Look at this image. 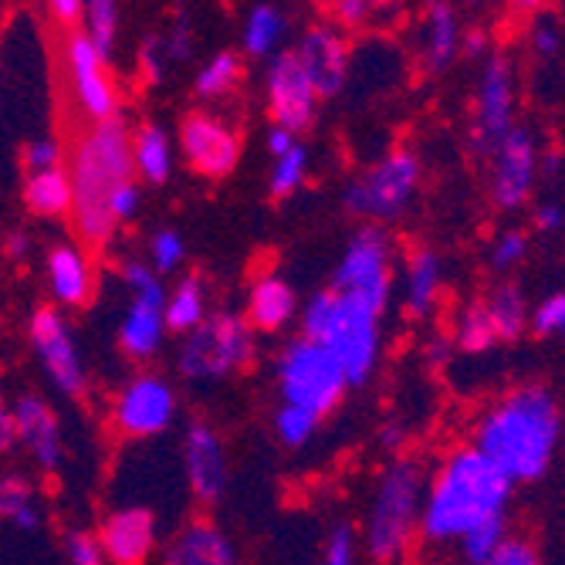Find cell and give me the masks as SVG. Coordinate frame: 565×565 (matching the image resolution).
Here are the masks:
<instances>
[{
	"instance_id": "2",
	"label": "cell",
	"mask_w": 565,
	"mask_h": 565,
	"mask_svg": "<svg viewBox=\"0 0 565 565\" xmlns=\"http://www.w3.org/2000/svg\"><path fill=\"white\" fill-rule=\"evenodd\" d=\"M511 494L515 484L471 444L447 450L434 475H427L417 542L430 552H454L468 532L508 519Z\"/></svg>"
},
{
	"instance_id": "20",
	"label": "cell",
	"mask_w": 565,
	"mask_h": 565,
	"mask_svg": "<svg viewBox=\"0 0 565 565\" xmlns=\"http://www.w3.org/2000/svg\"><path fill=\"white\" fill-rule=\"evenodd\" d=\"M98 545L113 565H146L152 548H157V519L149 508H119L102 522Z\"/></svg>"
},
{
	"instance_id": "44",
	"label": "cell",
	"mask_w": 565,
	"mask_h": 565,
	"mask_svg": "<svg viewBox=\"0 0 565 565\" xmlns=\"http://www.w3.org/2000/svg\"><path fill=\"white\" fill-rule=\"evenodd\" d=\"M65 555H68V565H106V552L98 545V535H88V532H72Z\"/></svg>"
},
{
	"instance_id": "18",
	"label": "cell",
	"mask_w": 565,
	"mask_h": 565,
	"mask_svg": "<svg viewBox=\"0 0 565 565\" xmlns=\"http://www.w3.org/2000/svg\"><path fill=\"white\" fill-rule=\"evenodd\" d=\"M291 51L319 98H335L345 88L352 72V47L339 28L312 24Z\"/></svg>"
},
{
	"instance_id": "42",
	"label": "cell",
	"mask_w": 565,
	"mask_h": 565,
	"mask_svg": "<svg viewBox=\"0 0 565 565\" xmlns=\"http://www.w3.org/2000/svg\"><path fill=\"white\" fill-rule=\"evenodd\" d=\"M65 163V149L58 139L51 136H41V139H31L24 146V170L34 173V170H51V167H62Z\"/></svg>"
},
{
	"instance_id": "28",
	"label": "cell",
	"mask_w": 565,
	"mask_h": 565,
	"mask_svg": "<svg viewBox=\"0 0 565 565\" xmlns=\"http://www.w3.org/2000/svg\"><path fill=\"white\" fill-rule=\"evenodd\" d=\"M24 203L38 217H68L72 214V183H68L65 163L28 173L24 177Z\"/></svg>"
},
{
	"instance_id": "12",
	"label": "cell",
	"mask_w": 565,
	"mask_h": 565,
	"mask_svg": "<svg viewBox=\"0 0 565 565\" xmlns=\"http://www.w3.org/2000/svg\"><path fill=\"white\" fill-rule=\"evenodd\" d=\"M65 72L75 109L88 119V126L119 119V92L109 75V62L88 44L82 31H72L65 38Z\"/></svg>"
},
{
	"instance_id": "53",
	"label": "cell",
	"mask_w": 565,
	"mask_h": 565,
	"mask_svg": "<svg viewBox=\"0 0 565 565\" xmlns=\"http://www.w3.org/2000/svg\"><path fill=\"white\" fill-rule=\"evenodd\" d=\"M18 444V430H14V406H8L0 399V450H11Z\"/></svg>"
},
{
	"instance_id": "59",
	"label": "cell",
	"mask_w": 565,
	"mask_h": 565,
	"mask_svg": "<svg viewBox=\"0 0 565 565\" xmlns=\"http://www.w3.org/2000/svg\"><path fill=\"white\" fill-rule=\"evenodd\" d=\"M234 565H237V562H234Z\"/></svg>"
},
{
	"instance_id": "9",
	"label": "cell",
	"mask_w": 565,
	"mask_h": 565,
	"mask_svg": "<svg viewBox=\"0 0 565 565\" xmlns=\"http://www.w3.org/2000/svg\"><path fill=\"white\" fill-rule=\"evenodd\" d=\"M329 288L339 295H349L355 301H366L370 308L386 316V308L393 301V288H396L390 234L376 224L359 227L342 250V258L335 265V278Z\"/></svg>"
},
{
	"instance_id": "3",
	"label": "cell",
	"mask_w": 565,
	"mask_h": 565,
	"mask_svg": "<svg viewBox=\"0 0 565 565\" xmlns=\"http://www.w3.org/2000/svg\"><path fill=\"white\" fill-rule=\"evenodd\" d=\"M132 132L122 119L92 122L78 132L68 152V183H72V227L85 247L109 244L119 224L109 214V203L119 186L132 183Z\"/></svg>"
},
{
	"instance_id": "6",
	"label": "cell",
	"mask_w": 565,
	"mask_h": 565,
	"mask_svg": "<svg viewBox=\"0 0 565 565\" xmlns=\"http://www.w3.org/2000/svg\"><path fill=\"white\" fill-rule=\"evenodd\" d=\"M254 359V329L231 312L207 316L193 332H186L177 366L193 383H221Z\"/></svg>"
},
{
	"instance_id": "37",
	"label": "cell",
	"mask_w": 565,
	"mask_h": 565,
	"mask_svg": "<svg viewBox=\"0 0 565 565\" xmlns=\"http://www.w3.org/2000/svg\"><path fill=\"white\" fill-rule=\"evenodd\" d=\"M308 180V149L301 142H295L288 152L275 157V167H271V177H268V186H271V196L285 200L291 193H298Z\"/></svg>"
},
{
	"instance_id": "57",
	"label": "cell",
	"mask_w": 565,
	"mask_h": 565,
	"mask_svg": "<svg viewBox=\"0 0 565 565\" xmlns=\"http://www.w3.org/2000/svg\"><path fill=\"white\" fill-rule=\"evenodd\" d=\"M363 4H370V8H373V4H386V0H363Z\"/></svg>"
},
{
	"instance_id": "34",
	"label": "cell",
	"mask_w": 565,
	"mask_h": 565,
	"mask_svg": "<svg viewBox=\"0 0 565 565\" xmlns=\"http://www.w3.org/2000/svg\"><path fill=\"white\" fill-rule=\"evenodd\" d=\"M450 339H454V349L465 352V355H484L488 349L498 345L494 326H491V319H488L481 301L468 305L465 312H457L454 329H450Z\"/></svg>"
},
{
	"instance_id": "5",
	"label": "cell",
	"mask_w": 565,
	"mask_h": 565,
	"mask_svg": "<svg viewBox=\"0 0 565 565\" xmlns=\"http://www.w3.org/2000/svg\"><path fill=\"white\" fill-rule=\"evenodd\" d=\"M427 471L414 457H396L380 475V484L370 501L363 545L376 565H390L409 552L420 529Z\"/></svg>"
},
{
	"instance_id": "45",
	"label": "cell",
	"mask_w": 565,
	"mask_h": 565,
	"mask_svg": "<svg viewBox=\"0 0 565 565\" xmlns=\"http://www.w3.org/2000/svg\"><path fill=\"white\" fill-rule=\"evenodd\" d=\"M355 532L352 529H335L326 542V552H322V565H355Z\"/></svg>"
},
{
	"instance_id": "17",
	"label": "cell",
	"mask_w": 565,
	"mask_h": 565,
	"mask_svg": "<svg viewBox=\"0 0 565 565\" xmlns=\"http://www.w3.org/2000/svg\"><path fill=\"white\" fill-rule=\"evenodd\" d=\"M511 129H515V72L508 58L491 55L475 98V149L491 157Z\"/></svg>"
},
{
	"instance_id": "39",
	"label": "cell",
	"mask_w": 565,
	"mask_h": 565,
	"mask_svg": "<svg viewBox=\"0 0 565 565\" xmlns=\"http://www.w3.org/2000/svg\"><path fill=\"white\" fill-rule=\"evenodd\" d=\"M529 258V237L522 231H501L494 241H491V250H488V265L491 271L498 275H511L519 271L522 262Z\"/></svg>"
},
{
	"instance_id": "52",
	"label": "cell",
	"mask_w": 565,
	"mask_h": 565,
	"mask_svg": "<svg viewBox=\"0 0 565 565\" xmlns=\"http://www.w3.org/2000/svg\"><path fill=\"white\" fill-rule=\"evenodd\" d=\"M535 227L542 234H558L565 227V211H562V203L555 200H545L539 203V211H535Z\"/></svg>"
},
{
	"instance_id": "36",
	"label": "cell",
	"mask_w": 565,
	"mask_h": 565,
	"mask_svg": "<svg viewBox=\"0 0 565 565\" xmlns=\"http://www.w3.org/2000/svg\"><path fill=\"white\" fill-rule=\"evenodd\" d=\"M508 535H511L508 519H494V522H488V525H481V529H475L460 539L454 555L465 565H488L498 555V548L508 542Z\"/></svg>"
},
{
	"instance_id": "22",
	"label": "cell",
	"mask_w": 565,
	"mask_h": 565,
	"mask_svg": "<svg viewBox=\"0 0 565 565\" xmlns=\"http://www.w3.org/2000/svg\"><path fill=\"white\" fill-rule=\"evenodd\" d=\"M44 278L58 308H85L95 295V271L88 262V250H82L78 244L51 247L44 262Z\"/></svg>"
},
{
	"instance_id": "30",
	"label": "cell",
	"mask_w": 565,
	"mask_h": 565,
	"mask_svg": "<svg viewBox=\"0 0 565 565\" xmlns=\"http://www.w3.org/2000/svg\"><path fill=\"white\" fill-rule=\"evenodd\" d=\"M288 34V18L281 8L275 4H254L247 11L244 31H241V44L250 58H275L281 51V41Z\"/></svg>"
},
{
	"instance_id": "24",
	"label": "cell",
	"mask_w": 565,
	"mask_h": 565,
	"mask_svg": "<svg viewBox=\"0 0 565 565\" xmlns=\"http://www.w3.org/2000/svg\"><path fill=\"white\" fill-rule=\"evenodd\" d=\"M295 312H298V301L285 278L278 275L254 278L250 295H247V319H244L254 332H278L295 319Z\"/></svg>"
},
{
	"instance_id": "43",
	"label": "cell",
	"mask_w": 565,
	"mask_h": 565,
	"mask_svg": "<svg viewBox=\"0 0 565 565\" xmlns=\"http://www.w3.org/2000/svg\"><path fill=\"white\" fill-rule=\"evenodd\" d=\"M488 565H542V552L525 535H508V542L498 548V555Z\"/></svg>"
},
{
	"instance_id": "51",
	"label": "cell",
	"mask_w": 565,
	"mask_h": 565,
	"mask_svg": "<svg viewBox=\"0 0 565 565\" xmlns=\"http://www.w3.org/2000/svg\"><path fill=\"white\" fill-rule=\"evenodd\" d=\"M370 18V4H363V0H332V21L345 31L352 28H363Z\"/></svg>"
},
{
	"instance_id": "7",
	"label": "cell",
	"mask_w": 565,
	"mask_h": 565,
	"mask_svg": "<svg viewBox=\"0 0 565 565\" xmlns=\"http://www.w3.org/2000/svg\"><path fill=\"white\" fill-rule=\"evenodd\" d=\"M345 390L349 380L332 359V352L308 342L305 335L288 342V349L278 359V393L285 406L308 409L312 417L326 420L342 403Z\"/></svg>"
},
{
	"instance_id": "19",
	"label": "cell",
	"mask_w": 565,
	"mask_h": 565,
	"mask_svg": "<svg viewBox=\"0 0 565 565\" xmlns=\"http://www.w3.org/2000/svg\"><path fill=\"white\" fill-rule=\"evenodd\" d=\"M183 471L196 501L214 504L227 491V450L211 424H190L183 434Z\"/></svg>"
},
{
	"instance_id": "56",
	"label": "cell",
	"mask_w": 565,
	"mask_h": 565,
	"mask_svg": "<svg viewBox=\"0 0 565 565\" xmlns=\"http://www.w3.org/2000/svg\"><path fill=\"white\" fill-rule=\"evenodd\" d=\"M511 4H515L519 11H539V8L548 4V0H511Z\"/></svg>"
},
{
	"instance_id": "1",
	"label": "cell",
	"mask_w": 565,
	"mask_h": 565,
	"mask_svg": "<svg viewBox=\"0 0 565 565\" xmlns=\"http://www.w3.org/2000/svg\"><path fill=\"white\" fill-rule=\"evenodd\" d=\"M565 440L562 399L545 383H519L494 396L471 427V447L511 484L542 481Z\"/></svg>"
},
{
	"instance_id": "8",
	"label": "cell",
	"mask_w": 565,
	"mask_h": 565,
	"mask_svg": "<svg viewBox=\"0 0 565 565\" xmlns=\"http://www.w3.org/2000/svg\"><path fill=\"white\" fill-rule=\"evenodd\" d=\"M417 186H420V157L414 149H393L345 186L342 203L349 214L373 221L380 227L396 221L409 207V200L417 196Z\"/></svg>"
},
{
	"instance_id": "46",
	"label": "cell",
	"mask_w": 565,
	"mask_h": 565,
	"mask_svg": "<svg viewBox=\"0 0 565 565\" xmlns=\"http://www.w3.org/2000/svg\"><path fill=\"white\" fill-rule=\"evenodd\" d=\"M163 51H167V62L190 58V51H193V28L186 24V18H177L173 21V28L163 38Z\"/></svg>"
},
{
	"instance_id": "35",
	"label": "cell",
	"mask_w": 565,
	"mask_h": 565,
	"mask_svg": "<svg viewBox=\"0 0 565 565\" xmlns=\"http://www.w3.org/2000/svg\"><path fill=\"white\" fill-rule=\"evenodd\" d=\"M244 78V62L241 55H234V51H221V55H214L207 65H203L196 72V95L200 98H224L227 92H234Z\"/></svg>"
},
{
	"instance_id": "23",
	"label": "cell",
	"mask_w": 565,
	"mask_h": 565,
	"mask_svg": "<svg viewBox=\"0 0 565 565\" xmlns=\"http://www.w3.org/2000/svg\"><path fill=\"white\" fill-rule=\"evenodd\" d=\"M444 258L434 247H417L406 254V265H403V285H399V298L406 316L414 319H430L437 312V305L444 298Z\"/></svg>"
},
{
	"instance_id": "29",
	"label": "cell",
	"mask_w": 565,
	"mask_h": 565,
	"mask_svg": "<svg viewBox=\"0 0 565 565\" xmlns=\"http://www.w3.org/2000/svg\"><path fill=\"white\" fill-rule=\"evenodd\" d=\"M207 285L196 275L180 278L170 291H167V305H163V319H167V332H193L203 319H207Z\"/></svg>"
},
{
	"instance_id": "40",
	"label": "cell",
	"mask_w": 565,
	"mask_h": 565,
	"mask_svg": "<svg viewBox=\"0 0 565 565\" xmlns=\"http://www.w3.org/2000/svg\"><path fill=\"white\" fill-rule=\"evenodd\" d=\"M186 262V244L177 231H157L149 241V268L163 275H173Z\"/></svg>"
},
{
	"instance_id": "50",
	"label": "cell",
	"mask_w": 565,
	"mask_h": 565,
	"mask_svg": "<svg viewBox=\"0 0 565 565\" xmlns=\"http://www.w3.org/2000/svg\"><path fill=\"white\" fill-rule=\"evenodd\" d=\"M139 186H136V180L132 183H126V186H119L116 190V196H113V203H109V214H113V221L116 224H126V221H132L136 214H139Z\"/></svg>"
},
{
	"instance_id": "47",
	"label": "cell",
	"mask_w": 565,
	"mask_h": 565,
	"mask_svg": "<svg viewBox=\"0 0 565 565\" xmlns=\"http://www.w3.org/2000/svg\"><path fill=\"white\" fill-rule=\"evenodd\" d=\"M532 44L542 58H555L562 51V28L555 18H539L535 28H532Z\"/></svg>"
},
{
	"instance_id": "48",
	"label": "cell",
	"mask_w": 565,
	"mask_h": 565,
	"mask_svg": "<svg viewBox=\"0 0 565 565\" xmlns=\"http://www.w3.org/2000/svg\"><path fill=\"white\" fill-rule=\"evenodd\" d=\"M139 65H142V72H146V78H149V82H160V75H163V68H167L163 38L149 34V38L142 41V51H139Z\"/></svg>"
},
{
	"instance_id": "54",
	"label": "cell",
	"mask_w": 565,
	"mask_h": 565,
	"mask_svg": "<svg viewBox=\"0 0 565 565\" xmlns=\"http://www.w3.org/2000/svg\"><path fill=\"white\" fill-rule=\"evenodd\" d=\"M295 142H298V139H295L291 132H285V129L271 126V132H268V152H271V160H275V157H281V152H288Z\"/></svg>"
},
{
	"instance_id": "38",
	"label": "cell",
	"mask_w": 565,
	"mask_h": 565,
	"mask_svg": "<svg viewBox=\"0 0 565 565\" xmlns=\"http://www.w3.org/2000/svg\"><path fill=\"white\" fill-rule=\"evenodd\" d=\"M319 417H312L308 409H298V406H278V414H275V434L285 447H305L308 440L316 437L319 430Z\"/></svg>"
},
{
	"instance_id": "13",
	"label": "cell",
	"mask_w": 565,
	"mask_h": 565,
	"mask_svg": "<svg viewBox=\"0 0 565 565\" xmlns=\"http://www.w3.org/2000/svg\"><path fill=\"white\" fill-rule=\"evenodd\" d=\"M265 102H268V116L271 126L285 129V132H305L316 122L319 113V95L308 82V75L301 72L295 51H278L275 58H268V72H265Z\"/></svg>"
},
{
	"instance_id": "55",
	"label": "cell",
	"mask_w": 565,
	"mask_h": 565,
	"mask_svg": "<svg viewBox=\"0 0 565 565\" xmlns=\"http://www.w3.org/2000/svg\"><path fill=\"white\" fill-rule=\"evenodd\" d=\"M460 44H465L468 55H484V51H488V34H484L481 28L465 31V38H460Z\"/></svg>"
},
{
	"instance_id": "16",
	"label": "cell",
	"mask_w": 565,
	"mask_h": 565,
	"mask_svg": "<svg viewBox=\"0 0 565 565\" xmlns=\"http://www.w3.org/2000/svg\"><path fill=\"white\" fill-rule=\"evenodd\" d=\"M539 146L529 129L515 126L491 152V200L498 211H522L539 180Z\"/></svg>"
},
{
	"instance_id": "32",
	"label": "cell",
	"mask_w": 565,
	"mask_h": 565,
	"mask_svg": "<svg viewBox=\"0 0 565 565\" xmlns=\"http://www.w3.org/2000/svg\"><path fill=\"white\" fill-rule=\"evenodd\" d=\"M88 44L102 58H113L119 41V0H82V28Z\"/></svg>"
},
{
	"instance_id": "25",
	"label": "cell",
	"mask_w": 565,
	"mask_h": 565,
	"mask_svg": "<svg viewBox=\"0 0 565 565\" xmlns=\"http://www.w3.org/2000/svg\"><path fill=\"white\" fill-rule=\"evenodd\" d=\"M424 68L430 75L447 72L454 58L460 55V24L447 0H430L427 18H424Z\"/></svg>"
},
{
	"instance_id": "4",
	"label": "cell",
	"mask_w": 565,
	"mask_h": 565,
	"mask_svg": "<svg viewBox=\"0 0 565 565\" xmlns=\"http://www.w3.org/2000/svg\"><path fill=\"white\" fill-rule=\"evenodd\" d=\"M380 322L383 312H376L366 301H355L349 295L326 288L305 305L301 335L332 352L349 386H363L380 366V349H383Z\"/></svg>"
},
{
	"instance_id": "33",
	"label": "cell",
	"mask_w": 565,
	"mask_h": 565,
	"mask_svg": "<svg viewBox=\"0 0 565 565\" xmlns=\"http://www.w3.org/2000/svg\"><path fill=\"white\" fill-rule=\"evenodd\" d=\"M0 519L11 522L14 529H38L41 511H38L34 484L28 478L21 475L0 478Z\"/></svg>"
},
{
	"instance_id": "26",
	"label": "cell",
	"mask_w": 565,
	"mask_h": 565,
	"mask_svg": "<svg viewBox=\"0 0 565 565\" xmlns=\"http://www.w3.org/2000/svg\"><path fill=\"white\" fill-rule=\"evenodd\" d=\"M234 545L211 522H190L170 545V565H234Z\"/></svg>"
},
{
	"instance_id": "14",
	"label": "cell",
	"mask_w": 565,
	"mask_h": 565,
	"mask_svg": "<svg viewBox=\"0 0 565 565\" xmlns=\"http://www.w3.org/2000/svg\"><path fill=\"white\" fill-rule=\"evenodd\" d=\"M31 349L38 355L41 370L47 373L51 386L65 396H82L85 393V366L82 355L72 335L68 319L58 312V308H41L31 319Z\"/></svg>"
},
{
	"instance_id": "31",
	"label": "cell",
	"mask_w": 565,
	"mask_h": 565,
	"mask_svg": "<svg viewBox=\"0 0 565 565\" xmlns=\"http://www.w3.org/2000/svg\"><path fill=\"white\" fill-rule=\"evenodd\" d=\"M481 305L494 326L498 342H519L525 335L532 308L525 305V295L515 285H498L494 291H488L481 298Z\"/></svg>"
},
{
	"instance_id": "27",
	"label": "cell",
	"mask_w": 565,
	"mask_h": 565,
	"mask_svg": "<svg viewBox=\"0 0 565 565\" xmlns=\"http://www.w3.org/2000/svg\"><path fill=\"white\" fill-rule=\"evenodd\" d=\"M132 170L146 183H167L173 173V142L170 132L157 122H146L132 132Z\"/></svg>"
},
{
	"instance_id": "10",
	"label": "cell",
	"mask_w": 565,
	"mask_h": 565,
	"mask_svg": "<svg viewBox=\"0 0 565 565\" xmlns=\"http://www.w3.org/2000/svg\"><path fill=\"white\" fill-rule=\"evenodd\" d=\"M122 281L129 288V308L119 322V349L136 363H142V359H152L160 352L167 335V288L157 271L139 262H129L122 268Z\"/></svg>"
},
{
	"instance_id": "11",
	"label": "cell",
	"mask_w": 565,
	"mask_h": 565,
	"mask_svg": "<svg viewBox=\"0 0 565 565\" xmlns=\"http://www.w3.org/2000/svg\"><path fill=\"white\" fill-rule=\"evenodd\" d=\"M177 420V390L157 376V373H139L132 376L113 403V424L122 437L146 440L160 437Z\"/></svg>"
},
{
	"instance_id": "41",
	"label": "cell",
	"mask_w": 565,
	"mask_h": 565,
	"mask_svg": "<svg viewBox=\"0 0 565 565\" xmlns=\"http://www.w3.org/2000/svg\"><path fill=\"white\" fill-rule=\"evenodd\" d=\"M529 329L542 339H558L565 335V291L545 295L532 312H529Z\"/></svg>"
},
{
	"instance_id": "21",
	"label": "cell",
	"mask_w": 565,
	"mask_h": 565,
	"mask_svg": "<svg viewBox=\"0 0 565 565\" xmlns=\"http://www.w3.org/2000/svg\"><path fill=\"white\" fill-rule=\"evenodd\" d=\"M14 430L18 444L34 457L38 468L55 471L62 465V424L44 396L24 393L14 403Z\"/></svg>"
},
{
	"instance_id": "58",
	"label": "cell",
	"mask_w": 565,
	"mask_h": 565,
	"mask_svg": "<svg viewBox=\"0 0 565 565\" xmlns=\"http://www.w3.org/2000/svg\"><path fill=\"white\" fill-rule=\"evenodd\" d=\"M468 4H478V0H468Z\"/></svg>"
},
{
	"instance_id": "15",
	"label": "cell",
	"mask_w": 565,
	"mask_h": 565,
	"mask_svg": "<svg viewBox=\"0 0 565 565\" xmlns=\"http://www.w3.org/2000/svg\"><path fill=\"white\" fill-rule=\"evenodd\" d=\"M180 152L193 173L207 180H224L241 160V136L231 122L211 113H190L180 122Z\"/></svg>"
},
{
	"instance_id": "49",
	"label": "cell",
	"mask_w": 565,
	"mask_h": 565,
	"mask_svg": "<svg viewBox=\"0 0 565 565\" xmlns=\"http://www.w3.org/2000/svg\"><path fill=\"white\" fill-rule=\"evenodd\" d=\"M44 8H47V18L55 28L62 31H78L82 24V0H44Z\"/></svg>"
}]
</instances>
